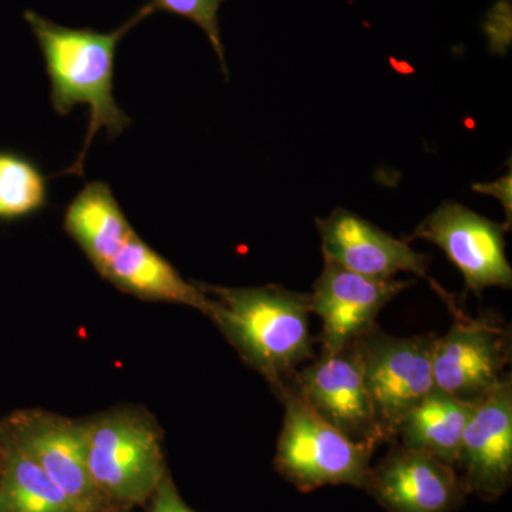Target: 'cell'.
Wrapping results in <instances>:
<instances>
[{
	"label": "cell",
	"mask_w": 512,
	"mask_h": 512,
	"mask_svg": "<svg viewBox=\"0 0 512 512\" xmlns=\"http://www.w3.org/2000/svg\"><path fill=\"white\" fill-rule=\"evenodd\" d=\"M151 13L154 10L147 3L121 28L101 33L94 29L64 28L26 10V22L45 59L53 109L60 116H66L77 104L90 107L89 130L82 153L63 174L83 175L84 158L101 128H106L109 137L113 138L130 126V117L114 99V57L120 40Z\"/></svg>",
	"instance_id": "1"
},
{
	"label": "cell",
	"mask_w": 512,
	"mask_h": 512,
	"mask_svg": "<svg viewBox=\"0 0 512 512\" xmlns=\"http://www.w3.org/2000/svg\"><path fill=\"white\" fill-rule=\"evenodd\" d=\"M200 286L210 301L207 318L269 384L288 379L313 359L309 293L281 285Z\"/></svg>",
	"instance_id": "2"
},
{
	"label": "cell",
	"mask_w": 512,
	"mask_h": 512,
	"mask_svg": "<svg viewBox=\"0 0 512 512\" xmlns=\"http://www.w3.org/2000/svg\"><path fill=\"white\" fill-rule=\"evenodd\" d=\"M87 466L101 497L130 508L151 500L167 476L161 431L147 412L117 407L84 420Z\"/></svg>",
	"instance_id": "3"
},
{
	"label": "cell",
	"mask_w": 512,
	"mask_h": 512,
	"mask_svg": "<svg viewBox=\"0 0 512 512\" xmlns=\"http://www.w3.org/2000/svg\"><path fill=\"white\" fill-rule=\"evenodd\" d=\"M271 387L285 410L276 447V470L301 491L336 484L365 488L376 448L353 443L320 419L288 379Z\"/></svg>",
	"instance_id": "4"
},
{
	"label": "cell",
	"mask_w": 512,
	"mask_h": 512,
	"mask_svg": "<svg viewBox=\"0 0 512 512\" xmlns=\"http://www.w3.org/2000/svg\"><path fill=\"white\" fill-rule=\"evenodd\" d=\"M431 284L453 316L446 335L437 336L434 345V384L460 402L480 403L510 375L505 372L512 355L510 325L493 313L468 315L453 295Z\"/></svg>",
	"instance_id": "5"
},
{
	"label": "cell",
	"mask_w": 512,
	"mask_h": 512,
	"mask_svg": "<svg viewBox=\"0 0 512 512\" xmlns=\"http://www.w3.org/2000/svg\"><path fill=\"white\" fill-rule=\"evenodd\" d=\"M436 340L434 333L399 338L377 323L353 340L383 443L397 440L404 417L436 387Z\"/></svg>",
	"instance_id": "6"
},
{
	"label": "cell",
	"mask_w": 512,
	"mask_h": 512,
	"mask_svg": "<svg viewBox=\"0 0 512 512\" xmlns=\"http://www.w3.org/2000/svg\"><path fill=\"white\" fill-rule=\"evenodd\" d=\"M2 429L39 464L77 511L111 505L101 497L90 477L84 420L43 410H23L5 421Z\"/></svg>",
	"instance_id": "7"
},
{
	"label": "cell",
	"mask_w": 512,
	"mask_h": 512,
	"mask_svg": "<svg viewBox=\"0 0 512 512\" xmlns=\"http://www.w3.org/2000/svg\"><path fill=\"white\" fill-rule=\"evenodd\" d=\"M288 380L320 419L353 443L372 448L383 443L352 343L332 355L320 353Z\"/></svg>",
	"instance_id": "8"
},
{
	"label": "cell",
	"mask_w": 512,
	"mask_h": 512,
	"mask_svg": "<svg viewBox=\"0 0 512 512\" xmlns=\"http://www.w3.org/2000/svg\"><path fill=\"white\" fill-rule=\"evenodd\" d=\"M505 229L457 202H444L421 222L413 237L443 249L463 275L467 291L480 293L493 286L511 288Z\"/></svg>",
	"instance_id": "9"
},
{
	"label": "cell",
	"mask_w": 512,
	"mask_h": 512,
	"mask_svg": "<svg viewBox=\"0 0 512 512\" xmlns=\"http://www.w3.org/2000/svg\"><path fill=\"white\" fill-rule=\"evenodd\" d=\"M413 281L375 279L325 261L313 285L312 313L322 322L319 342L322 353L332 355L348 348L353 340L376 325L377 316Z\"/></svg>",
	"instance_id": "10"
},
{
	"label": "cell",
	"mask_w": 512,
	"mask_h": 512,
	"mask_svg": "<svg viewBox=\"0 0 512 512\" xmlns=\"http://www.w3.org/2000/svg\"><path fill=\"white\" fill-rule=\"evenodd\" d=\"M325 261L335 262L355 274L393 279L400 272L427 276L430 256L414 251L372 222L348 210L333 211L316 220Z\"/></svg>",
	"instance_id": "11"
},
{
	"label": "cell",
	"mask_w": 512,
	"mask_h": 512,
	"mask_svg": "<svg viewBox=\"0 0 512 512\" xmlns=\"http://www.w3.org/2000/svg\"><path fill=\"white\" fill-rule=\"evenodd\" d=\"M365 488L392 512H450L466 485L454 467L402 446L370 468Z\"/></svg>",
	"instance_id": "12"
},
{
	"label": "cell",
	"mask_w": 512,
	"mask_h": 512,
	"mask_svg": "<svg viewBox=\"0 0 512 512\" xmlns=\"http://www.w3.org/2000/svg\"><path fill=\"white\" fill-rule=\"evenodd\" d=\"M457 466L464 468L466 488L497 497L507 490L512 473V377L474 406Z\"/></svg>",
	"instance_id": "13"
},
{
	"label": "cell",
	"mask_w": 512,
	"mask_h": 512,
	"mask_svg": "<svg viewBox=\"0 0 512 512\" xmlns=\"http://www.w3.org/2000/svg\"><path fill=\"white\" fill-rule=\"evenodd\" d=\"M100 275L120 291L146 301L180 303L197 309L205 316L210 311V301L200 284L185 281L180 272L148 247L136 232Z\"/></svg>",
	"instance_id": "14"
},
{
	"label": "cell",
	"mask_w": 512,
	"mask_h": 512,
	"mask_svg": "<svg viewBox=\"0 0 512 512\" xmlns=\"http://www.w3.org/2000/svg\"><path fill=\"white\" fill-rule=\"evenodd\" d=\"M63 227L99 274L136 232L110 185L101 181L87 184L70 202Z\"/></svg>",
	"instance_id": "15"
},
{
	"label": "cell",
	"mask_w": 512,
	"mask_h": 512,
	"mask_svg": "<svg viewBox=\"0 0 512 512\" xmlns=\"http://www.w3.org/2000/svg\"><path fill=\"white\" fill-rule=\"evenodd\" d=\"M474 406L434 387L404 417L397 439H402L403 447L427 454L447 466H457L461 440Z\"/></svg>",
	"instance_id": "16"
},
{
	"label": "cell",
	"mask_w": 512,
	"mask_h": 512,
	"mask_svg": "<svg viewBox=\"0 0 512 512\" xmlns=\"http://www.w3.org/2000/svg\"><path fill=\"white\" fill-rule=\"evenodd\" d=\"M0 443L3 450L0 512H80L2 426Z\"/></svg>",
	"instance_id": "17"
},
{
	"label": "cell",
	"mask_w": 512,
	"mask_h": 512,
	"mask_svg": "<svg viewBox=\"0 0 512 512\" xmlns=\"http://www.w3.org/2000/svg\"><path fill=\"white\" fill-rule=\"evenodd\" d=\"M46 178L28 158L0 153V220H16L42 210Z\"/></svg>",
	"instance_id": "18"
},
{
	"label": "cell",
	"mask_w": 512,
	"mask_h": 512,
	"mask_svg": "<svg viewBox=\"0 0 512 512\" xmlns=\"http://www.w3.org/2000/svg\"><path fill=\"white\" fill-rule=\"evenodd\" d=\"M222 2H225V0H150L148 5L151 6L154 12L163 10V12L173 13V15L183 16V18L200 26L207 33L212 47L220 57L222 69L227 73L220 28H218V12H220Z\"/></svg>",
	"instance_id": "19"
},
{
	"label": "cell",
	"mask_w": 512,
	"mask_h": 512,
	"mask_svg": "<svg viewBox=\"0 0 512 512\" xmlns=\"http://www.w3.org/2000/svg\"><path fill=\"white\" fill-rule=\"evenodd\" d=\"M153 500V508L151 512H195L184 503L177 487H175L170 476H165L160 485H158L156 493L151 497Z\"/></svg>",
	"instance_id": "20"
},
{
	"label": "cell",
	"mask_w": 512,
	"mask_h": 512,
	"mask_svg": "<svg viewBox=\"0 0 512 512\" xmlns=\"http://www.w3.org/2000/svg\"><path fill=\"white\" fill-rule=\"evenodd\" d=\"M474 188L483 194L493 195L503 202L508 221L511 222V173L497 183L477 184Z\"/></svg>",
	"instance_id": "21"
},
{
	"label": "cell",
	"mask_w": 512,
	"mask_h": 512,
	"mask_svg": "<svg viewBox=\"0 0 512 512\" xmlns=\"http://www.w3.org/2000/svg\"><path fill=\"white\" fill-rule=\"evenodd\" d=\"M127 508L116 507V505H104V507L93 508V510L80 512H127Z\"/></svg>",
	"instance_id": "22"
},
{
	"label": "cell",
	"mask_w": 512,
	"mask_h": 512,
	"mask_svg": "<svg viewBox=\"0 0 512 512\" xmlns=\"http://www.w3.org/2000/svg\"><path fill=\"white\" fill-rule=\"evenodd\" d=\"M2 473H3V450H2V443H0V480H2Z\"/></svg>",
	"instance_id": "23"
}]
</instances>
